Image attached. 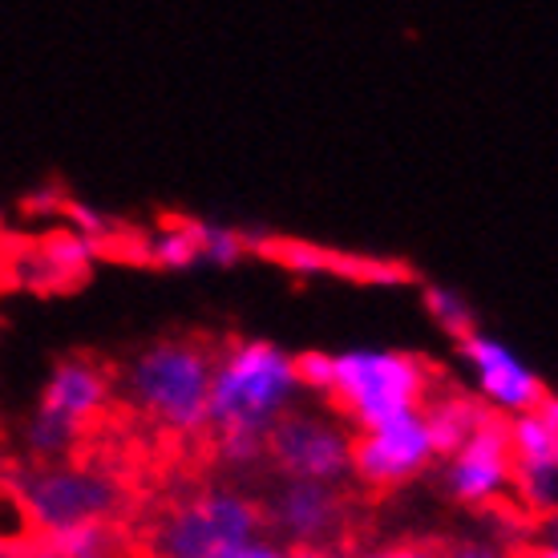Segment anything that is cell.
I'll list each match as a JSON object with an SVG mask.
<instances>
[{"instance_id": "obj_1", "label": "cell", "mask_w": 558, "mask_h": 558, "mask_svg": "<svg viewBox=\"0 0 558 558\" xmlns=\"http://www.w3.org/2000/svg\"><path fill=\"white\" fill-rule=\"evenodd\" d=\"M219 344L207 336H167L113 368V405L130 409L174 441L207 437L210 373Z\"/></svg>"}, {"instance_id": "obj_2", "label": "cell", "mask_w": 558, "mask_h": 558, "mask_svg": "<svg viewBox=\"0 0 558 558\" xmlns=\"http://www.w3.org/2000/svg\"><path fill=\"white\" fill-rule=\"evenodd\" d=\"M259 534L267 531L255 489L231 477H198L150 510L142 526V558H215Z\"/></svg>"}, {"instance_id": "obj_3", "label": "cell", "mask_w": 558, "mask_h": 558, "mask_svg": "<svg viewBox=\"0 0 558 558\" xmlns=\"http://www.w3.org/2000/svg\"><path fill=\"white\" fill-rule=\"evenodd\" d=\"M9 482L21 494L37 538L73 526H118V518L130 510L126 474L101 458L25 461Z\"/></svg>"}, {"instance_id": "obj_4", "label": "cell", "mask_w": 558, "mask_h": 558, "mask_svg": "<svg viewBox=\"0 0 558 558\" xmlns=\"http://www.w3.org/2000/svg\"><path fill=\"white\" fill-rule=\"evenodd\" d=\"M300 392L292 352L267 340H227L215 352L207 429L267 433Z\"/></svg>"}, {"instance_id": "obj_5", "label": "cell", "mask_w": 558, "mask_h": 558, "mask_svg": "<svg viewBox=\"0 0 558 558\" xmlns=\"http://www.w3.org/2000/svg\"><path fill=\"white\" fill-rule=\"evenodd\" d=\"M437 368L413 352L397 349H352L332 352V385L324 405L356 429L421 409L437 385Z\"/></svg>"}, {"instance_id": "obj_6", "label": "cell", "mask_w": 558, "mask_h": 558, "mask_svg": "<svg viewBox=\"0 0 558 558\" xmlns=\"http://www.w3.org/2000/svg\"><path fill=\"white\" fill-rule=\"evenodd\" d=\"M356 506H361V489L304 482V477H276V486L259 494L264 531L279 534V543L288 550H300V546L344 550Z\"/></svg>"}, {"instance_id": "obj_7", "label": "cell", "mask_w": 558, "mask_h": 558, "mask_svg": "<svg viewBox=\"0 0 558 558\" xmlns=\"http://www.w3.org/2000/svg\"><path fill=\"white\" fill-rule=\"evenodd\" d=\"M352 461V425L328 405H292L267 429L264 465L276 477L344 486Z\"/></svg>"}, {"instance_id": "obj_8", "label": "cell", "mask_w": 558, "mask_h": 558, "mask_svg": "<svg viewBox=\"0 0 558 558\" xmlns=\"http://www.w3.org/2000/svg\"><path fill=\"white\" fill-rule=\"evenodd\" d=\"M433 461H437V446H433L429 421L421 409H409V413L352 433L349 477L364 494H389L425 474Z\"/></svg>"}, {"instance_id": "obj_9", "label": "cell", "mask_w": 558, "mask_h": 558, "mask_svg": "<svg viewBox=\"0 0 558 558\" xmlns=\"http://www.w3.org/2000/svg\"><path fill=\"white\" fill-rule=\"evenodd\" d=\"M37 409L77 433V441H89L94 433L110 425L118 409L113 405V364H106L94 352L61 356L45 380Z\"/></svg>"}, {"instance_id": "obj_10", "label": "cell", "mask_w": 558, "mask_h": 558, "mask_svg": "<svg viewBox=\"0 0 558 558\" xmlns=\"http://www.w3.org/2000/svg\"><path fill=\"white\" fill-rule=\"evenodd\" d=\"M510 477H514V458L502 413H494L470 441H461L446 458V489L458 502L477 510L502 502L510 494Z\"/></svg>"}, {"instance_id": "obj_11", "label": "cell", "mask_w": 558, "mask_h": 558, "mask_svg": "<svg viewBox=\"0 0 558 558\" xmlns=\"http://www.w3.org/2000/svg\"><path fill=\"white\" fill-rule=\"evenodd\" d=\"M458 349H461V356H465V364L474 368L482 401H486L494 413L518 417V413L543 405L546 397H550L543 377H538L510 344H502V340H494V336L477 332L474 328V332L461 336Z\"/></svg>"}, {"instance_id": "obj_12", "label": "cell", "mask_w": 558, "mask_h": 558, "mask_svg": "<svg viewBox=\"0 0 558 558\" xmlns=\"http://www.w3.org/2000/svg\"><path fill=\"white\" fill-rule=\"evenodd\" d=\"M425 421H429V433H433V446H437V458H449L461 441H470L489 417H494V409L474 397V392H461V389H449V385H433V392L425 397V405H421Z\"/></svg>"}, {"instance_id": "obj_13", "label": "cell", "mask_w": 558, "mask_h": 558, "mask_svg": "<svg viewBox=\"0 0 558 558\" xmlns=\"http://www.w3.org/2000/svg\"><path fill=\"white\" fill-rule=\"evenodd\" d=\"M514 470H558V405L546 397L543 405L506 417Z\"/></svg>"}, {"instance_id": "obj_14", "label": "cell", "mask_w": 558, "mask_h": 558, "mask_svg": "<svg viewBox=\"0 0 558 558\" xmlns=\"http://www.w3.org/2000/svg\"><path fill=\"white\" fill-rule=\"evenodd\" d=\"M94 255H101L98 239L82 235V231H53V235L41 239V247H33V259H37V279H77L85 267L94 264Z\"/></svg>"}, {"instance_id": "obj_15", "label": "cell", "mask_w": 558, "mask_h": 558, "mask_svg": "<svg viewBox=\"0 0 558 558\" xmlns=\"http://www.w3.org/2000/svg\"><path fill=\"white\" fill-rule=\"evenodd\" d=\"M28 543H37V526H33L9 474H0V550H21Z\"/></svg>"}, {"instance_id": "obj_16", "label": "cell", "mask_w": 558, "mask_h": 558, "mask_svg": "<svg viewBox=\"0 0 558 558\" xmlns=\"http://www.w3.org/2000/svg\"><path fill=\"white\" fill-rule=\"evenodd\" d=\"M425 304H429L433 320L441 324L453 340H461L465 332H474L477 328V316H474V304L465 300L461 292H453V288H441V283H429L425 288Z\"/></svg>"}, {"instance_id": "obj_17", "label": "cell", "mask_w": 558, "mask_h": 558, "mask_svg": "<svg viewBox=\"0 0 558 558\" xmlns=\"http://www.w3.org/2000/svg\"><path fill=\"white\" fill-rule=\"evenodd\" d=\"M344 558H446L437 538H421V534H401V538H385V543L349 546Z\"/></svg>"}, {"instance_id": "obj_18", "label": "cell", "mask_w": 558, "mask_h": 558, "mask_svg": "<svg viewBox=\"0 0 558 558\" xmlns=\"http://www.w3.org/2000/svg\"><path fill=\"white\" fill-rule=\"evenodd\" d=\"M446 558H518V546L502 543V538H486V534H465L453 543H441Z\"/></svg>"}, {"instance_id": "obj_19", "label": "cell", "mask_w": 558, "mask_h": 558, "mask_svg": "<svg viewBox=\"0 0 558 558\" xmlns=\"http://www.w3.org/2000/svg\"><path fill=\"white\" fill-rule=\"evenodd\" d=\"M215 558H292V550H288L283 543H276V538L259 534V538H247V543L227 546V550H219Z\"/></svg>"}, {"instance_id": "obj_20", "label": "cell", "mask_w": 558, "mask_h": 558, "mask_svg": "<svg viewBox=\"0 0 558 558\" xmlns=\"http://www.w3.org/2000/svg\"><path fill=\"white\" fill-rule=\"evenodd\" d=\"M292 558H344V550H336V546H300V550H292Z\"/></svg>"}]
</instances>
